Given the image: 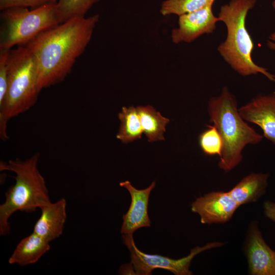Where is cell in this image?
Instances as JSON below:
<instances>
[{
  "label": "cell",
  "instance_id": "cell-1",
  "mask_svg": "<svg viewBox=\"0 0 275 275\" xmlns=\"http://www.w3.org/2000/svg\"><path fill=\"white\" fill-rule=\"evenodd\" d=\"M99 19L95 14L72 18L47 30L25 45L38 67L40 90L62 81L89 43Z\"/></svg>",
  "mask_w": 275,
  "mask_h": 275
},
{
  "label": "cell",
  "instance_id": "cell-2",
  "mask_svg": "<svg viewBox=\"0 0 275 275\" xmlns=\"http://www.w3.org/2000/svg\"><path fill=\"white\" fill-rule=\"evenodd\" d=\"M237 106L236 97L227 86L208 102L210 122L217 129L223 141L218 166L227 172L241 162L242 151L248 145L259 144L264 138L241 117Z\"/></svg>",
  "mask_w": 275,
  "mask_h": 275
},
{
  "label": "cell",
  "instance_id": "cell-3",
  "mask_svg": "<svg viewBox=\"0 0 275 275\" xmlns=\"http://www.w3.org/2000/svg\"><path fill=\"white\" fill-rule=\"evenodd\" d=\"M256 0H231L222 6L218 15L227 28V36L217 47L224 60L239 74L248 76L261 73L275 82V75L267 68L256 64L253 60L254 43L246 28V19Z\"/></svg>",
  "mask_w": 275,
  "mask_h": 275
},
{
  "label": "cell",
  "instance_id": "cell-4",
  "mask_svg": "<svg viewBox=\"0 0 275 275\" xmlns=\"http://www.w3.org/2000/svg\"><path fill=\"white\" fill-rule=\"evenodd\" d=\"M40 154L25 160L16 158L3 162L1 169L15 174V184L5 193V202L0 205V234L10 232L8 220L17 211L35 212L37 208L50 202L45 179L38 168Z\"/></svg>",
  "mask_w": 275,
  "mask_h": 275
},
{
  "label": "cell",
  "instance_id": "cell-5",
  "mask_svg": "<svg viewBox=\"0 0 275 275\" xmlns=\"http://www.w3.org/2000/svg\"><path fill=\"white\" fill-rule=\"evenodd\" d=\"M41 91L35 58L25 46L11 49L7 91L0 103V137L7 141L8 122L32 107Z\"/></svg>",
  "mask_w": 275,
  "mask_h": 275
},
{
  "label": "cell",
  "instance_id": "cell-6",
  "mask_svg": "<svg viewBox=\"0 0 275 275\" xmlns=\"http://www.w3.org/2000/svg\"><path fill=\"white\" fill-rule=\"evenodd\" d=\"M1 11L0 49L25 45L42 32L61 23L57 3L31 10L11 7Z\"/></svg>",
  "mask_w": 275,
  "mask_h": 275
},
{
  "label": "cell",
  "instance_id": "cell-7",
  "mask_svg": "<svg viewBox=\"0 0 275 275\" xmlns=\"http://www.w3.org/2000/svg\"><path fill=\"white\" fill-rule=\"evenodd\" d=\"M123 241L130 253L129 266L134 274L150 275L155 269L169 270L175 275H190L189 266L193 258L205 251L219 248L222 242H210L203 246H197L190 250L188 255L179 259H174L157 254H148L140 251L135 244L133 235L123 234Z\"/></svg>",
  "mask_w": 275,
  "mask_h": 275
},
{
  "label": "cell",
  "instance_id": "cell-8",
  "mask_svg": "<svg viewBox=\"0 0 275 275\" xmlns=\"http://www.w3.org/2000/svg\"><path fill=\"white\" fill-rule=\"evenodd\" d=\"M239 206L229 191H217L196 198L191 210L199 215L202 224L210 225L228 222Z\"/></svg>",
  "mask_w": 275,
  "mask_h": 275
},
{
  "label": "cell",
  "instance_id": "cell-9",
  "mask_svg": "<svg viewBox=\"0 0 275 275\" xmlns=\"http://www.w3.org/2000/svg\"><path fill=\"white\" fill-rule=\"evenodd\" d=\"M210 4L194 12L179 16L178 26L173 30L171 38L173 43H190L204 34L212 33L216 29L218 17Z\"/></svg>",
  "mask_w": 275,
  "mask_h": 275
},
{
  "label": "cell",
  "instance_id": "cell-10",
  "mask_svg": "<svg viewBox=\"0 0 275 275\" xmlns=\"http://www.w3.org/2000/svg\"><path fill=\"white\" fill-rule=\"evenodd\" d=\"M238 112L247 122L258 126L263 136L275 146V92L254 97Z\"/></svg>",
  "mask_w": 275,
  "mask_h": 275
},
{
  "label": "cell",
  "instance_id": "cell-11",
  "mask_svg": "<svg viewBox=\"0 0 275 275\" xmlns=\"http://www.w3.org/2000/svg\"><path fill=\"white\" fill-rule=\"evenodd\" d=\"M120 185L127 189L131 199L130 207L123 216L121 232L123 234L133 235L138 229L150 227L148 207L150 195L155 186V181L143 189H136L129 181L121 182Z\"/></svg>",
  "mask_w": 275,
  "mask_h": 275
},
{
  "label": "cell",
  "instance_id": "cell-12",
  "mask_svg": "<svg viewBox=\"0 0 275 275\" xmlns=\"http://www.w3.org/2000/svg\"><path fill=\"white\" fill-rule=\"evenodd\" d=\"M246 254L250 274L275 275V251L265 242L256 225L250 229Z\"/></svg>",
  "mask_w": 275,
  "mask_h": 275
},
{
  "label": "cell",
  "instance_id": "cell-13",
  "mask_svg": "<svg viewBox=\"0 0 275 275\" xmlns=\"http://www.w3.org/2000/svg\"><path fill=\"white\" fill-rule=\"evenodd\" d=\"M66 205V200L62 198L42 206L40 208L41 214L35 224L33 232L49 242L59 237L67 218Z\"/></svg>",
  "mask_w": 275,
  "mask_h": 275
},
{
  "label": "cell",
  "instance_id": "cell-14",
  "mask_svg": "<svg viewBox=\"0 0 275 275\" xmlns=\"http://www.w3.org/2000/svg\"><path fill=\"white\" fill-rule=\"evenodd\" d=\"M50 248L49 241L33 232L19 242L8 262L21 266L35 263Z\"/></svg>",
  "mask_w": 275,
  "mask_h": 275
},
{
  "label": "cell",
  "instance_id": "cell-15",
  "mask_svg": "<svg viewBox=\"0 0 275 275\" xmlns=\"http://www.w3.org/2000/svg\"><path fill=\"white\" fill-rule=\"evenodd\" d=\"M269 176L268 173H251L228 191L239 206L256 202L265 194Z\"/></svg>",
  "mask_w": 275,
  "mask_h": 275
},
{
  "label": "cell",
  "instance_id": "cell-16",
  "mask_svg": "<svg viewBox=\"0 0 275 275\" xmlns=\"http://www.w3.org/2000/svg\"><path fill=\"white\" fill-rule=\"evenodd\" d=\"M143 132L149 142L164 140L163 133L170 120L164 117L151 105L136 107Z\"/></svg>",
  "mask_w": 275,
  "mask_h": 275
},
{
  "label": "cell",
  "instance_id": "cell-17",
  "mask_svg": "<svg viewBox=\"0 0 275 275\" xmlns=\"http://www.w3.org/2000/svg\"><path fill=\"white\" fill-rule=\"evenodd\" d=\"M118 118L120 126L116 135L117 139L127 144L141 138L144 132L136 108L122 107Z\"/></svg>",
  "mask_w": 275,
  "mask_h": 275
},
{
  "label": "cell",
  "instance_id": "cell-18",
  "mask_svg": "<svg viewBox=\"0 0 275 275\" xmlns=\"http://www.w3.org/2000/svg\"><path fill=\"white\" fill-rule=\"evenodd\" d=\"M215 1L166 0L161 4L160 13L163 16L175 14L179 16L213 4Z\"/></svg>",
  "mask_w": 275,
  "mask_h": 275
},
{
  "label": "cell",
  "instance_id": "cell-19",
  "mask_svg": "<svg viewBox=\"0 0 275 275\" xmlns=\"http://www.w3.org/2000/svg\"><path fill=\"white\" fill-rule=\"evenodd\" d=\"M99 0H58L57 3L59 19L63 23L86 14Z\"/></svg>",
  "mask_w": 275,
  "mask_h": 275
},
{
  "label": "cell",
  "instance_id": "cell-20",
  "mask_svg": "<svg viewBox=\"0 0 275 275\" xmlns=\"http://www.w3.org/2000/svg\"><path fill=\"white\" fill-rule=\"evenodd\" d=\"M199 144L203 152L209 156L221 155L223 141L216 127L207 125V128L199 136Z\"/></svg>",
  "mask_w": 275,
  "mask_h": 275
},
{
  "label": "cell",
  "instance_id": "cell-21",
  "mask_svg": "<svg viewBox=\"0 0 275 275\" xmlns=\"http://www.w3.org/2000/svg\"><path fill=\"white\" fill-rule=\"evenodd\" d=\"M10 50L0 49V103L4 99L7 89Z\"/></svg>",
  "mask_w": 275,
  "mask_h": 275
},
{
  "label": "cell",
  "instance_id": "cell-22",
  "mask_svg": "<svg viewBox=\"0 0 275 275\" xmlns=\"http://www.w3.org/2000/svg\"><path fill=\"white\" fill-rule=\"evenodd\" d=\"M58 0H0V9L11 7H22L35 9L44 5L57 3Z\"/></svg>",
  "mask_w": 275,
  "mask_h": 275
},
{
  "label": "cell",
  "instance_id": "cell-23",
  "mask_svg": "<svg viewBox=\"0 0 275 275\" xmlns=\"http://www.w3.org/2000/svg\"><path fill=\"white\" fill-rule=\"evenodd\" d=\"M263 208L265 215L275 222V203L266 201L264 203Z\"/></svg>",
  "mask_w": 275,
  "mask_h": 275
},
{
  "label": "cell",
  "instance_id": "cell-24",
  "mask_svg": "<svg viewBox=\"0 0 275 275\" xmlns=\"http://www.w3.org/2000/svg\"><path fill=\"white\" fill-rule=\"evenodd\" d=\"M267 45L269 49L275 50V32L269 36Z\"/></svg>",
  "mask_w": 275,
  "mask_h": 275
},
{
  "label": "cell",
  "instance_id": "cell-25",
  "mask_svg": "<svg viewBox=\"0 0 275 275\" xmlns=\"http://www.w3.org/2000/svg\"><path fill=\"white\" fill-rule=\"evenodd\" d=\"M272 5L273 8L275 9V0L273 1L272 3Z\"/></svg>",
  "mask_w": 275,
  "mask_h": 275
}]
</instances>
